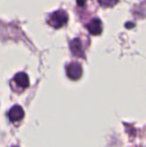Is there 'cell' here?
<instances>
[{
  "label": "cell",
  "instance_id": "8992f818",
  "mask_svg": "<svg viewBox=\"0 0 146 147\" xmlns=\"http://www.w3.org/2000/svg\"><path fill=\"white\" fill-rule=\"evenodd\" d=\"M70 50L74 56H77V57L84 56L83 45H82V42L79 38H75L70 42Z\"/></svg>",
  "mask_w": 146,
  "mask_h": 147
},
{
  "label": "cell",
  "instance_id": "5b68a950",
  "mask_svg": "<svg viewBox=\"0 0 146 147\" xmlns=\"http://www.w3.org/2000/svg\"><path fill=\"white\" fill-rule=\"evenodd\" d=\"M87 29L89 33L92 35H98L102 32L103 26H102V22L99 18H93L89 23L87 24Z\"/></svg>",
  "mask_w": 146,
  "mask_h": 147
},
{
  "label": "cell",
  "instance_id": "277c9868",
  "mask_svg": "<svg viewBox=\"0 0 146 147\" xmlns=\"http://www.w3.org/2000/svg\"><path fill=\"white\" fill-rule=\"evenodd\" d=\"M8 117L11 122H19L24 117V110L21 106L15 105L10 109L9 113H8Z\"/></svg>",
  "mask_w": 146,
  "mask_h": 147
},
{
  "label": "cell",
  "instance_id": "ba28073f",
  "mask_svg": "<svg viewBox=\"0 0 146 147\" xmlns=\"http://www.w3.org/2000/svg\"><path fill=\"white\" fill-rule=\"evenodd\" d=\"M14 147H16V146H14Z\"/></svg>",
  "mask_w": 146,
  "mask_h": 147
},
{
  "label": "cell",
  "instance_id": "52a82bcc",
  "mask_svg": "<svg viewBox=\"0 0 146 147\" xmlns=\"http://www.w3.org/2000/svg\"><path fill=\"white\" fill-rule=\"evenodd\" d=\"M119 0H98L99 4L103 7H112L118 3Z\"/></svg>",
  "mask_w": 146,
  "mask_h": 147
},
{
  "label": "cell",
  "instance_id": "6da1fadb",
  "mask_svg": "<svg viewBox=\"0 0 146 147\" xmlns=\"http://www.w3.org/2000/svg\"><path fill=\"white\" fill-rule=\"evenodd\" d=\"M68 21V14L64 10H57L51 13L47 18V23L53 28H61Z\"/></svg>",
  "mask_w": 146,
  "mask_h": 147
},
{
  "label": "cell",
  "instance_id": "3957f363",
  "mask_svg": "<svg viewBox=\"0 0 146 147\" xmlns=\"http://www.w3.org/2000/svg\"><path fill=\"white\" fill-rule=\"evenodd\" d=\"M13 83L17 87V89H19V91L24 90V89H26L29 86V78H28V75L26 73H24V72L17 73L13 78Z\"/></svg>",
  "mask_w": 146,
  "mask_h": 147
},
{
  "label": "cell",
  "instance_id": "7a4b0ae2",
  "mask_svg": "<svg viewBox=\"0 0 146 147\" xmlns=\"http://www.w3.org/2000/svg\"><path fill=\"white\" fill-rule=\"evenodd\" d=\"M66 74L70 79L78 80L82 76V67L78 62H71L66 66Z\"/></svg>",
  "mask_w": 146,
  "mask_h": 147
}]
</instances>
